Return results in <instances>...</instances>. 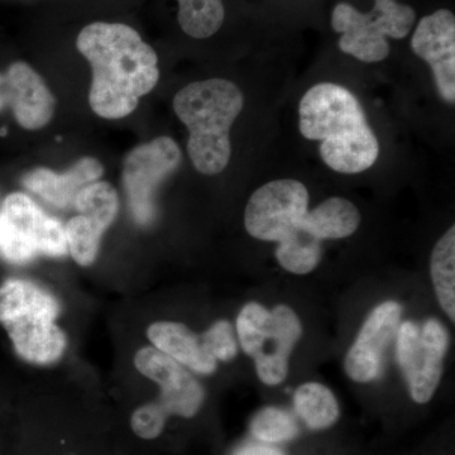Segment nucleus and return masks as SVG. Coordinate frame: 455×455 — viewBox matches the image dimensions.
<instances>
[{
  "label": "nucleus",
  "mask_w": 455,
  "mask_h": 455,
  "mask_svg": "<svg viewBox=\"0 0 455 455\" xmlns=\"http://www.w3.org/2000/svg\"><path fill=\"white\" fill-rule=\"evenodd\" d=\"M76 47L92 65L90 107L101 118L130 116L160 79L157 53L130 26L92 23L77 36Z\"/></svg>",
  "instance_id": "f257e3e1"
},
{
  "label": "nucleus",
  "mask_w": 455,
  "mask_h": 455,
  "mask_svg": "<svg viewBox=\"0 0 455 455\" xmlns=\"http://www.w3.org/2000/svg\"><path fill=\"white\" fill-rule=\"evenodd\" d=\"M299 128L305 139L322 142L320 157L335 172L361 173L379 158V140L363 108L338 84L319 83L305 92L299 104Z\"/></svg>",
  "instance_id": "f03ea898"
},
{
  "label": "nucleus",
  "mask_w": 455,
  "mask_h": 455,
  "mask_svg": "<svg viewBox=\"0 0 455 455\" xmlns=\"http://www.w3.org/2000/svg\"><path fill=\"white\" fill-rule=\"evenodd\" d=\"M243 107L241 89L226 79L188 84L173 98V110L190 132L188 154L203 175L226 170L232 156L230 128Z\"/></svg>",
  "instance_id": "7ed1b4c3"
},
{
  "label": "nucleus",
  "mask_w": 455,
  "mask_h": 455,
  "mask_svg": "<svg viewBox=\"0 0 455 455\" xmlns=\"http://www.w3.org/2000/svg\"><path fill=\"white\" fill-rule=\"evenodd\" d=\"M59 314L55 296L31 281L11 278L0 284V324L29 363H55L64 355L68 339L56 324Z\"/></svg>",
  "instance_id": "20e7f679"
},
{
  "label": "nucleus",
  "mask_w": 455,
  "mask_h": 455,
  "mask_svg": "<svg viewBox=\"0 0 455 455\" xmlns=\"http://www.w3.org/2000/svg\"><path fill=\"white\" fill-rule=\"evenodd\" d=\"M236 333L245 355L254 359L260 381L276 386L286 379L290 355L302 334L300 319L291 307L278 305L268 311L250 302L236 317Z\"/></svg>",
  "instance_id": "39448f33"
},
{
  "label": "nucleus",
  "mask_w": 455,
  "mask_h": 455,
  "mask_svg": "<svg viewBox=\"0 0 455 455\" xmlns=\"http://www.w3.org/2000/svg\"><path fill=\"white\" fill-rule=\"evenodd\" d=\"M416 13L410 5L396 0H374L370 13L340 3L331 14V27L341 33L339 49L362 62H381L390 55L386 37L401 40L414 27Z\"/></svg>",
  "instance_id": "423d86ee"
},
{
  "label": "nucleus",
  "mask_w": 455,
  "mask_h": 455,
  "mask_svg": "<svg viewBox=\"0 0 455 455\" xmlns=\"http://www.w3.org/2000/svg\"><path fill=\"white\" fill-rule=\"evenodd\" d=\"M68 253L65 228L42 212L31 197L13 193L0 209V254L8 262L23 265L38 256Z\"/></svg>",
  "instance_id": "0eeeda50"
},
{
  "label": "nucleus",
  "mask_w": 455,
  "mask_h": 455,
  "mask_svg": "<svg viewBox=\"0 0 455 455\" xmlns=\"http://www.w3.org/2000/svg\"><path fill=\"white\" fill-rule=\"evenodd\" d=\"M309 191L298 180H275L254 191L244 212L248 235L259 241L283 243L307 233ZM316 239V238H315Z\"/></svg>",
  "instance_id": "6e6552de"
},
{
  "label": "nucleus",
  "mask_w": 455,
  "mask_h": 455,
  "mask_svg": "<svg viewBox=\"0 0 455 455\" xmlns=\"http://www.w3.org/2000/svg\"><path fill=\"white\" fill-rule=\"evenodd\" d=\"M396 337L397 363L410 395L415 403H429L442 379L443 362L451 343L447 328L436 319L420 326L405 322L398 326Z\"/></svg>",
  "instance_id": "1a4fd4ad"
},
{
  "label": "nucleus",
  "mask_w": 455,
  "mask_h": 455,
  "mask_svg": "<svg viewBox=\"0 0 455 455\" xmlns=\"http://www.w3.org/2000/svg\"><path fill=\"white\" fill-rule=\"evenodd\" d=\"M180 163L181 151L170 137H158L136 147L125 157L123 185L137 223L146 226L154 220L156 190L164 179L175 172Z\"/></svg>",
  "instance_id": "9d476101"
},
{
  "label": "nucleus",
  "mask_w": 455,
  "mask_h": 455,
  "mask_svg": "<svg viewBox=\"0 0 455 455\" xmlns=\"http://www.w3.org/2000/svg\"><path fill=\"white\" fill-rule=\"evenodd\" d=\"M134 366L143 376L160 385L157 403L167 415L194 418L202 409L205 392L182 364L155 347H145L134 355Z\"/></svg>",
  "instance_id": "9b49d317"
},
{
  "label": "nucleus",
  "mask_w": 455,
  "mask_h": 455,
  "mask_svg": "<svg viewBox=\"0 0 455 455\" xmlns=\"http://www.w3.org/2000/svg\"><path fill=\"white\" fill-rule=\"evenodd\" d=\"M401 315L403 307L396 301H385L374 307L344 362L350 379L368 383L381 374L385 352L396 337Z\"/></svg>",
  "instance_id": "f8f14e48"
},
{
  "label": "nucleus",
  "mask_w": 455,
  "mask_h": 455,
  "mask_svg": "<svg viewBox=\"0 0 455 455\" xmlns=\"http://www.w3.org/2000/svg\"><path fill=\"white\" fill-rule=\"evenodd\" d=\"M411 49L433 70L443 100L455 103V17L438 9L421 18L411 38Z\"/></svg>",
  "instance_id": "ddd939ff"
},
{
  "label": "nucleus",
  "mask_w": 455,
  "mask_h": 455,
  "mask_svg": "<svg viewBox=\"0 0 455 455\" xmlns=\"http://www.w3.org/2000/svg\"><path fill=\"white\" fill-rule=\"evenodd\" d=\"M13 109L18 124L29 131L49 124L55 112V98L40 75L25 62H16L0 74V112Z\"/></svg>",
  "instance_id": "4468645a"
},
{
  "label": "nucleus",
  "mask_w": 455,
  "mask_h": 455,
  "mask_svg": "<svg viewBox=\"0 0 455 455\" xmlns=\"http://www.w3.org/2000/svg\"><path fill=\"white\" fill-rule=\"evenodd\" d=\"M103 172L97 158L84 157L65 173L47 169L32 171L23 178L22 184L57 208H68L74 205L77 194L100 179Z\"/></svg>",
  "instance_id": "2eb2a0df"
},
{
  "label": "nucleus",
  "mask_w": 455,
  "mask_h": 455,
  "mask_svg": "<svg viewBox=\"0 0 455 455\" xmlns=\"http://www.w3.org/2000/svg\"><path fill=\"white\" fill-rule=\"evenodd\" d=\"M147 337L155 348L170 355L184 367L203 374H211L217 370V359L204 348L202 338L181 323H154L147 331Z\"/></svg>",
  "instance_id": "dca6fc26"
},
{
  "label": "nucleus",
  "mask_w": 455,
  "mask_h": 455,
  "mask_svg": "<svg viewBox=\"0 0 455 455\" xmlns=\"http://www.w3.org/2000/svg\"><path fill=\"white\" fill-rule=\"evenodd\" d=\"M359 224L357 206L344 197H331L307 214V232L320 242L348 238L357 232Z\"/></svg>",
  "instance_id": "f3484780"
},
{
  "label": "nucleus",
  "mask_w": 455,
  "mask_h": 455,
  "mask_svg": "<svg viewBox=\"0 0 455 455\" xmlns=\"http://www.w3.org/2000/svg\"><path fill=\"white\" fill-rule=\"evenodd\" d=\"M77 212L79 215L66 224V242L73 259L86 267L97 259L101 236L112 226L113 220L92 209H80Z\"/></svg>",
  "instance_id": "a211bd4d"
},
{
  "label": "nucleus",
  "mask_w": 455,
  "mask_h": 455,
  "mask_svg": "<svg viewBox=\"0 0 455 455\" xmlns=\"http://www.w3.org/2000/svg\"><path fill=\"white\" fill-rule=\"evenodd\" d=\"M296 414L311 430H325L337 423L340 410L333 392L322 383L301 385L293 395Z\"/></svg>",
  "instance_id": "6ab92c4d"
},
{
  "label": "nucleus",
  "mask_w": 455,
  "mask_h": 455,
  "mask_svg": "<svg viewBox=\"0 0 455 455\" xmlns=\"http://www.w3.org/2000/svg\"><path fill=\"white\" fill-rule=\"evenodd\" d=\"M430 274L443 311L455 322V227L439 239L431 253Z\"/></svg>",
  "instance_id": "aec40b11"
},
{
  "label": "nucleus",
  "mask_w": 455,
  "mask_h": 455,
  "mask_svg": "<svg viewBox=\"0 0 455 455\" xmlns=\"http://www.w3.org/2000/svg\"><path fill=\"white\" fill-rule=\"evenodd\" d=\"M179 25L190 37L204 40L220 31L226 18L221 0H178Z\"/></svg>",
  "instance_id": "412c9836"
},
{
  "label": "nucleus",
  "mask_w": 455,
  "mask_h": 455,
  "mask_svg": "<svg viewBox=\"0 0 455 455\" xmlns=\"http://www.w3.org/2000/svg\"><path fill=\"white\" fill-rule=\"evenodd\" d=\"M251 433L265 444L290 442L300 433V427L290 412L278 407H263L251 421Z\"/></svg>",
  "instance_id": "4be33fe9"
},
{
  "label": "nucleus",
  "mask_w": 455,
  "mask_h": 455,
  "mask_svg": "<svg viewBox=\"0 0 455 455\" xmlns=\"http://www.w3.org/2000/svg\"><path fill=\"white\" fill-rule=\"evenodd\" d=\"M276 259L281 267L291 274H310L322 259V243L299 241L277 244Z\"/></svg>",
  "instance_id": "5701e85b"
},
{
  "label": "nucleus",
  "mask_w": 455,
  "mask_h": 455,
  "mask_svg": "<svg viewBox=\"0 0 455 455\" xmlns=\"http://www.w3.org/2000/svg\"><path fill=\"white\" fill-rule=\"evenodd\" d=\"M200 338H202L204 348L217 361H230L238 352L235 331L227 320L214 323Z\"/></svg>",
  "instance_id": "b1692460"
},
{
  "label": "nucleus",
  "mask_w": 455,
  "mask_h": 455,
  "mask_svg": "<svg viewBox=\"0 0 455 455\" xmlns=\"http://www.w3.org/2000/svg\"><path fill=\"white\" fill-rule=\"evenodd\" d=\"M167 418L169 415L160 403H146L139 407L132 415V430L140 439L154 440L163 433Z\"/></svg>",
  "instance_id": "393cba45"
},
{
  "label": "nucleus",
  "mask_w": 455,
  "mask_h": 455,
  "mask_svg": "<svg viewBox=\"0 0 455 455\" xmlns=\"http://www.w3.org/2000/svg\"><path fill=\"white\" fill-rule=\"evenodd\" d=\"M235 455H284V453L280 449L265 444V443H260V444L251 443V444L239 448Z\"/></svg>",
  "instance_id": "a878e982"
}]
</instances>
